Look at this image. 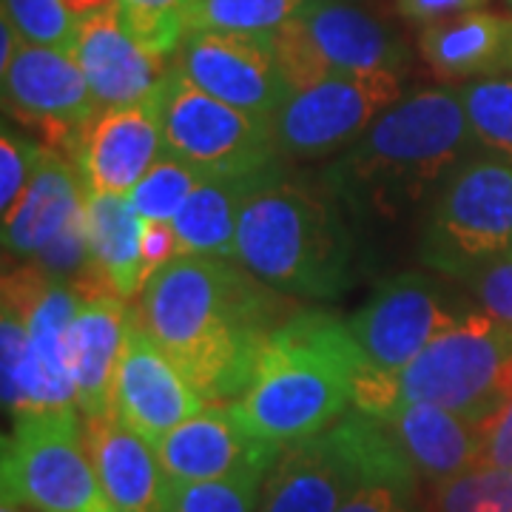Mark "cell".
I'll return each mask as SVG.
<instances>
[{
	"label": "cell",
	"mask_w": 512,
	"mask_h": 512,
	"mask_svg": "<svg viewBox=\"0 0 512 512\" xmlns=\"http://www.w3.org/2000/svg\"><path fill=\"white\" fill-rule=\"evenodd\" d=\"M282 296L234 259L177 256L148 276L137 308L202 399L231 404L254 382L271 333L291 319Z\"/></svg>",
	"instance_id": "6da1fadb"
},
{
	"label": "cell",
	"mask_w": 512,
	"mask_h": 512,
	"mask_svg": "<svg viewBox=\"0 0 512 512\" xmlns=\"http://www.w3.org/2000/svg\"><path fill=\"white\" fill-rule=\"evenodd\" d=\"M476 143L458 89L402 97L325 174L328 191L356 217L396 220L439 191Z\"/></svg>",
	"instance_id": "7a4b0ae2"
},
{
	"label": "cell",
	"mask_w": 512,
	"mask_h": 512,
	"mask_svg": "<svg viewBox=\"0 0 512 512\" xmlns=\"http://www.w3.org/2000/svg\"><path fill=\"white\" fill-rule=\"evenodd\" d=\"M365 356L348 322L322 311L293 313L271 333L254 382L231 402L248 436L288 447L342 419Z\"/></svg>",
	"instance_id": "3957f363"
},
{
	"label": "cell",
	"mask_w": 512,
	"mask_h": 512,
	"mask_svg": "<svg viewBox=\"0 0 512 512\" xmlns=\"http://www.w3.org/2000/svg\"><path fill=\"white\" fill-rule=\"evenodd\" d=\"M237 262L285 296H342L356 262L342 202L282 174L265 180L242 205Z\"/></svg>",
	"instance_id": "277c9868"
},
{
	"label": "cell",
	"mask_w": 512,
	"mask_h": 512,
	"mask_svg": "<svg viewBox=\"0 0 512 512\" xmlns=\"http://www.w3.org/2000/svg\"><path fill=\"white\" fill-rule=\"evenodd\" d=\"M416 478L390 424L353 410L319 436L293 441L279 453L262 481L259 512H336L367 484L416 493Z\"/></svg>",
	"instance_id": "5b68a950"
},
{
	"label": "cell",
	"mask_w": 512,
	"mask_h": 512,
	"mask_svg": "<svg viewBox=\"0 0 512 512\" xmlns=\"http://www.w3.org/2000/svg\"><path fill=\"white\" fill-rule=\"evenodd\" d=\"M396 410L436 404L487 424L512 404V330L487 313H467L393 373ZM393 410V413H396Z\"/></svg>",
	"instance_id": "8992f818"
},
{
	"label": "cell",
	"mask_w": 512,
	"mask_h": 512,
	"mask_svg": "<svg viewBox=\"0 0 512 512\" xmlns=\"http://www.w3.org/2000/svg\"><path fill=\"white\" fill-rule=\"evenodd\" d=\"M512 251V163L467 157L433 194L421 234V262L458 279L484 259Z\"/></svg>",
	"instance_id": "52a82bcc"
},
{
	"label": "cell",
	"mask_w": 512,
	"mask_h": 512,
	"mask_svg": "<svg viewBox=\"0 0 512 512\" xmlns=\"http://www.w3.org/2000/svg\"><path fill=\"white\" fill-rule=\"evenodd\" d=\"M0 467L3 501L35 512H117L86 453L77 407L15 416Z\"/></svg>",
	"instance_id": "ba28073f"
},
{
	"label": "cell",
	"mask_w": 512,
	"mask_h": 512,
	"mask_svg": "<svg viewBox=\"0 0 512 512\" xmlns=\"http://www.w3.org/2000/svg\"><path fill=\"white\" fill-rule=\"evenodd\" d=\"M163 134L171 157L202 177H262L282 171L276 120L202 92L177 66L163 86Z\"/></svg>",
	"instance_id": "9c48e42d"
},
{
	"label": "cell",
	"mask_w": 512,
	"mask_h": 512,
	"mask_svg": "<svg viewBox=\"0 0 512 512\" xmlns=\"http://www.w3.org/2000/svg\"><path fill=\"white\" fill-rule=\"evenodd\" d=\"M402 100V77L393 72L333 74L296 92L276 114V140L288 160H325L345 154L370 126Z\"/></svg>",
	"instance_id": "30bf717a"
},
{
	"label": "cell",
	"mask_w": 512,
	"mask_h": 512,
	"mask_svg": "<svg viewBox=\"0 0 512 512\" xmlns=\"http://www.w3.org/2000/svg\"><path fill=\"white\" fill-rule=\"evenodd\" d=\"M3 109L37 134V143L55 148L74 163L83 131L100 114L86 74L66 49L20 40L3 66Z\"/></svg>",
	"instance_id": "8fae6325"
},
{
	"label": "cell",
	"mask_w": 512,
	"mask_h": 512,
	"mask_svg": "<svg viewBox=\"0 0 512 512\" xmlns=\"http://www.w3.org/2000/svg\"><path fill=\"white\" fill-rule=\"evenodd\" d=\"M458 319L430 276L407 271L376 285L370 299L348 319V330L365 356V367L393 376Z\"/></svg>",
	"instance_id": "7c38bea8"
},
{
	"label": "cell",
	"mask_w": 512,
	"mask_h": 512,
	"mask_svg": "<svg viewBox=\"0 0 512 512\" xmlns=\"http://www.w3.org/2000/svg\"><path fill=\"white\" fill-rule=\"evenodd\" d=\"M208 402L148 333L140 308L128 313L126 342L111 384V413L154 447Z\"/></svg>",
	"instance_id": "4fadbf2b"
},
{
	"label": "cell",
	"mask_w": 512,
	"mask_h": 512,
	"mask_svg": "<svg viewBox=\"0 0 512 512\" xmlns=\"http://www.w3.org/2000/svg\"><path fill=\"white\" fill-rule=\"evenodd\" d=\"M174 66L202 92L262 117L276 120L293 97L271 35L188 32Z\"/></svg>",
	"instance_id": "5bb4252c"
},
{
	"label": "cell",
	"mask_w": 512,
	"mask_h": 512,
	"mask_svg": "<svg viewBox=\"0 0 512 512\" xmlns=\"http://www.w3.org/2000/svg\"><path fill=\"white\" fill-rule=\"evenodd\" d=\"M285 447L242 430L231 404H208L154 444L168 484H194L234 476H268Z\"/></svg>",
	"instance_id": "9a60e30c"
},
{
	"label": "cell",
	"mask_w": 512,
	"mask_h": 512,
	"mask_svg": "<svg viewBox=\"0 0 512 512\" xmlns=\"http://www.w3.org/2000/svg\"><path fill=\"white\" fill-rule=\"evenodd\" d=\"M168 154L163 134V92L134 106L103 109L83 131L74 165L89 191L123 194Z\"/></svg>",
	"instance_id": "2e32d148"
},
{
	"label": "cell",
	"mask_w": 512,
	"mask_h": 512,
	"mask_svg": "<svg viewBox=\"0 0 512 512\" xmlns=\"http://www.w3.org/2000/svg\"><path fill=\"white\" fill-rule=\"evenodd\" d=\"M69 55L86 74L100 109L134 106L163 92L168 60L146 52L123 23L120 3L100 9L77 23Z\"/></svg>",
	"instance_id": "e0dca14e"
},
{
	"label": "cell",
	"mask_w": 512,
	"mask_h": 512,
	"mask_svg": "<svg viewBox=\"0 0 512 512\" xmlns=\"http://www.w3.org/2000/svg\"><path fill=\"white\" fill-rule=\"evenodd\" d=\"M299 23L313 52L333 74L393 72L407 69V49L393 29L359 6L339 0H311Z\"/></svg>",
	"instance_id": "ac0fdd59"
},
{
	"label": "cell",
	"mask_w": 512,
	"mask_h": 512,
	"mask_svg": "<svg viewBox=\"0 0 512 512\" xmlns=\"http://www.w3.org/2000/svg\"><path fill=\"white\" fill-rule=\"evenodd\" d=\"M83 444L117 512H163L168 481L154 447L114 413L86 416Z\"/></svg>",
	"instance_id": "d6986e66"
},
{
	"label": "cell",
	"mask_w": 512,
	"mask_h": 512,
	"mask_svg": "<svg viewBox=\"0 0 512 512\" xmlns=\"http://www.w3.org/2000/svg\"><path fill=\"white\" fill-rule=\"evenodd\" d=\"M86 180L80 168L55 148L40 146L35 171L12 220L3 222V251L15 259L32 256L83 214Z\"/></svg>",
	"instance_id": "ffe728a7"
},
{
	"label": "cell",
	"mask_w": 512,
	"mask_h": 512,
	"mask_svg": "<svg viewBox=\"0 0 512 512\" xmlns=\"http://www.w3.org/2000/svg\"><path fill=\"white\" fill-rule=\"evenodd\" d=\"M131 308L120 296L80 299L69 325V362H72L77 410L83 416L111 413V384L126 342Z\"/></svg>",
	"instance_id": "44dd1931"
},
{
	"label": "cell",
	"mask_w": 512,
	"mask_h": 512,
	"mask_svg": "<svg viewBox=\"0 0 512 512\" xmlns=\"http://www.w3.org/2000/svg\"><path fill=\"white\" fill-rule=\"evenodd\" d=\"M424 63L447 80L512 74V18L467 12L424 26L419 35Z\"/></svg>",
	"instance_id": "7402d4cb"
},
{
	"label": "cell",
	"mask_w": 512,
	"mask_h": 512,
	"mask_svg": "<svg viewBox=\"0 0 512 512\" xmlns=\"http://www.w3.org/2000/svg\"><path fill=\"white\" fill-rule=\"evenodd\" d=\"M390 430L413 461L416 473L433 484L456 478L481 464L484 430L476 421L436 404H404L387 416Z\"/></svg>",
	"instance_id": "603a6c76"
},
{
	"label": "cell",
	"mask_w": 512,
	"mask_h": 512,
	"mask_svg": "<svg viewBox=\"0 0 512 512\" xmlns=\"http://www.w3.org/2000/svg\"><path fill=\"white\" fill-rule=\"evenodd\" d=\"M86 239H89V271H92L114 296L131 299L143 293L148 282L140 234L143 217L123 194L86 191Z\"/></svg>",
	"instance_id": "cb8c5ba5"
},
{
	"label": "cell",
	"mask_w": 512,
	"mask_h": 512,
	"mask_svg": "<svg viewBox=\"0 0 512 512\" xmlns=\"http://www.w3.org/2000/svg\"><path fill=\"white\" fill-rule=\"evenodd\" d=\"M282 174V171H276ZM262 177H205L174 217L180 256H220L237 259V225L242 205L265 180Z\"/></svg>",
	"instance_id": "d4e9b609"
},
{
	"label": "cell",
	"mask_w": 512,
	"mask_h": 512,
	"mask_svg": "<svg viewBox=\"0 0 512 512\" xmlns=\"http://www.w3.org/2000/svg\"><path fill=\"white\" fill-rule=\"evenodd\" d=\"M311 0H194L185 12L188 32L274 35Z\"/></svg>",
	"instance_id": "484cf974"
},
{
	"label": "cell",
	"mask_w": 512,
	"mask_h": 512,
	"mask_svg": "<svg viewBox=\"0 0 512 512\" xmlns=\"http://www.w3.org/2000/svg\"><path fill=\"white\" fill-rule=\"evenodd\" d=\"M467 123L478 146L512 163V80L481 77L458 89Z\"/></svg>",
	"instance_id": "4316f807"
},
{
	"label": "cell",
	"mask_w": 512,
	"mask_h": 512,
	"mask_svg": "<svg viewBox=\"0 0 512 512\" xmlns=\"http://www.w3.org/2000/svg\"><path fill=\"white\" fill-rule=\"evenodd\" d=\"M200 171H194L183 160L165 154L163 160L151 165L146 177L134 185V191L128 194L131 205L137 208V214L143 220L174 222V217L183 211L188 197L194 194V188L202 183Z\"/></svg>",
	"instance_id": "83f0119b"
},
{
	"label": "cell",
	"mask_w": 512,
	"mask_h": 512,
	"mask_svg": "<svg viewBox=\"0 0 512 512\" xmlns=\"http://www.w3.org/2000/svg\"><path fill=\"white\" fill-rule=\"evenodd\" d=\"M436 512H512V470L473 467L433 487Z\"/></svg>",
	"instance_id": "f1b7e54d"
},
{
	"label": "cell",
	"mask_w": 512,
	"mask_h": 512,
	"mask_svg": "<svg viewBox=\"0 0 512 512\" xmlns=\"http://www.w3.org/2000/svg\"><path fill=\"white\" fill-rule=\"evenodd\" d=\"M265 476H234L168 484L163 512H259Z\"/></svg>",
	"instance_id": "f546056e"
},
{
	"label": "cell",
	"mask_w": 512,
	"mask_h": 512,
	"mask_svg": "<svg viewBox=\"0 0 512 512\" xmlns=\"http://www.w3.org/2000/svg\"><path fill=\"white\" fill-rule=\"evenodd\" d=\"M3 18L26 43L66 49L72 46L77 18L63 0H3Z\"/></svg>",
	"instance_id": "4dcf8cb0"
},
{
	"label": "cell",
	"mask_w": 512,
	"mask_h": 512,
	"mask_svg": "<svg viewBox=\"0 0 512 512\" xmlns=\"http://www.w3.org/2000/svg\"><path fill=\"white\" fill-rule=\"evenodd\" d=\"M37 154H40L37 140H29L9 126L3 128V134H0V211H3V222L15 217V211L26 197Z\"/></svg>",
	"instance_id": "1f68e13d"
},
{
	"label": "cell",
	"mask_w": 512,
	"mask_h": 512,
	"mask_svg": "<svg viewBox=\"0 0 512 512\" xmlns=\"http://www.w3.org/2000/svg\"><path fill=\"white\" fill-rule=\"evenodd\" d=\"M456 282L473 291L487 316L512 330V251L484 259Z\"/></svg>",
	"instance_id": "d6a6232c"
},
{
	"label": "cell",
	"mask_w": 512,
	"mask_h": 512,
	"mask_svg": "<svg viewBox=\"0 0 512 512\" xmlns=\"http://www.w3.org/2000/svg\"><path fill=\"white\" fill-rule=\"evenodd\" d=\"M37 268H43L49 276L55 279H69L86 271L89 265V239H86V217L77 214L52 242H46L35 256H32Z\"/></svg>",
	"instance_id": "836d02e7"
},
{
	"label": "cell",
	"mask_w": 512,
	"mask_h": 512,
	"mask_svg": "<svg viewBox=\"0 0 512 512\" xmlns=\"http://www.w3.org/2000/svg\"><path fill=\"white\" fill-rule=\"evenodd\" d=\"M140 254L146 265V276L165 268L180 256V237L174 231V222L143 220V234H140Z\"/></svg>",
	"instance_id": "e575fe53"
},
{
	"label": "cell",
	"mask_w": 512,
	"mask_h": 512,
	"mask_svg": "<svg viewBox=\"0 0 512 512\" xmlns=\"http://www.w3.org/2000/svg\"><path fill=\"white\" fill-rule=\"evenodd\" d=\"M487 0H396V12L413 26H430L481 9Z\"/></svg>",
	"instance_id": "d590c367"
},
{
	"label": "cell",
	"mask_w": 512,
	"mask_h": 512,
	"mask_svg": "<svg viewBox=\"0 0 512 512\" xmlns=\"http://www.w3.org/2000/svg\"><path fill=\"white\" fill-rule=\"evenodd\" d=\"M413 493L393 484H367L350 495L336 512H407Z\"/></svg>",
	"instance_id": "8d00e7d4"
},
{
	"label": "cell",
	"mask_w": 512,
	"mask_h": 512,
	"mask_svg": "<svg viewBox=\"0 0 512 512\" xmlns=\"http://www.w3.org/2000/svg\"><path fill=\"white\" fill-rule=\"evenodd\" d=\"M481 430H484V453L478 467L512 470V404H507L487 424H481Z\"/></svg>",
	"instance_id": "74e56055"
},
{
	"label": "cell",
	"mask_w": 512,
	"mask_h": 512,
	"mask_svg": "<svg viewBox=\"0 0 512 512\" xmlns=\"http://www.w3.org/2000/svg\"><path fill=\"white\" fill-rule=\"evenodd\" d=\"M194 0H120L128 9H146V12H188Z\"/></svg>",
	"instance_id": "f35d334b"
},
{
	"label": "cell",
	"mask_w": 512,
	"mask_h": 512,
	"mask_svg": "<svg viewBox=\"0 0 512 512\" xmlns=\"http://www.w3.org/2000/svg\"><path fill=\"white\" fill-rule=\"evenodd\" d=\"M66 6H69V12H72L77 23L86 18V15H94V12H100V9H109L114 3H120V0H63Z\"/></svg>",
	"instance_id": "ab89813d"
},
{
	"label": "cell",
	"mask_w": 512,
	"mask_h": 512,
	"mask_svg": "<svg viewBox=\"0 0 512 512\" xmlns=\"http://www.w3.org/2000/svg\"><path fill=\"white\" fill-rule=\"evenodd\" d=\"M0 512H35V510H32V507H26V504H18V501H3Z\"/></svg>",
	"instance_id": "60d3db41"
},
{
	"label": "cell",
	"mask_w": 512,
	"mask_h": 512,
	"mask_svg": "<svg viewBox=\"0 0 512 512\" xmlns=\"http://www.w3.org/2000/svg\"><path fill=\"white\" fill-rule=\"evenodd\" d=\"M507 3H512V0H507Z\"/></svg>",
	"instance_id": "b9f144b4"
}]
</instances>
